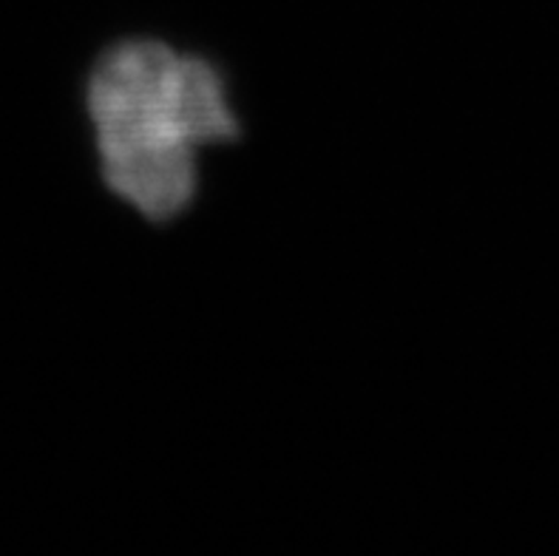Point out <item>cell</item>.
Segmentation results:
<instances>
[{
  "mask_svg": "<svg viewBox=\"0 0 559 556\" xmlns=\"http://www.w3.org/2000/svg\"><path fill=\"white\" fill-rule=\"evenodd\" d=\"M88 117L106 185L154 222L193 202L199 149L239 137L222 71L156 40L117 43L99 57Z\"/></svg>",
  "mask_w": 559,
  "mask_h": 556,
  "instance_id": "obj_1",
  "label": "cell"
}]
</instances>
